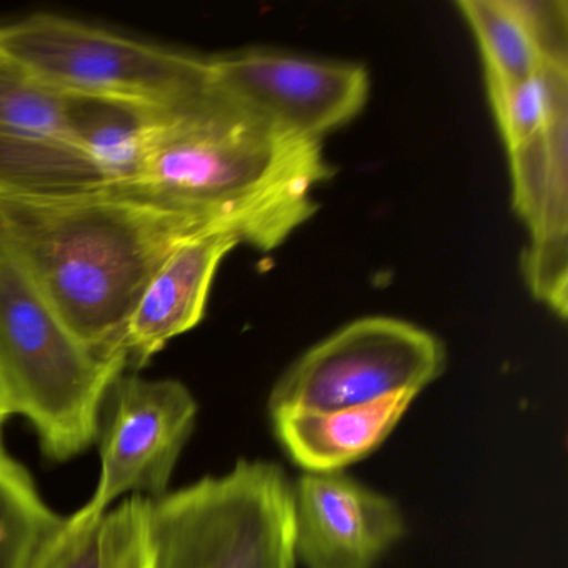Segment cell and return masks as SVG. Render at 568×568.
Masks as SVG:
<instances>
[{
  "label": "cell",
  "instance_id": "6da1fadb",
  "mask_svg": "<svg viewBox=\"0 0 568 568\" xmlns=\"http://www.w3.org/2000/svg\"><path fill=\"white\" fill-rule=\"evenodd\" d=\"M332 175L322 142L278 128L209 84L172 109L134 178L104 194L194 212L268 252L314 217L315 187Z\"/></svg>",
  "mask_w": 568,
  "mask_h": 568
},
{
  "label": "cell",
  "instance_id": "7a4b0ae2",
  "mask_svg": "<svg viewBox=\"0 0 568 568\" xmlns=\"http://www.w3.org/2000/svg\"><path fill=\"white\" fill-rule=\"evenodd\" d=\"M211 232L224 231L141 199L0 192V237L72 335L104 361L125 362L122 332L162 262Z\"/></svg>",
  "mask_w": 568,
  "mask_h": 568
},
{
  "label": "cell",
  "instance_id": "3957f363",
  "mask_svg": "<svg viewBox=\"0 0 568 568\" xmlns=\"http://www.w3.org/2000/svg\"><path fill=\"white\" fill-rule=\"evenodd\" d=\"M125 368L72 335L0 237V395L9 417L32 425L49 460H72L94 445L102 402Z\"/></svg>",
  "mask_w": 568,
  "mask_h": 568
},
{
  "label": "cell",
  "instance_id": "277c9868",
  "mask_svg": "<svg viewBox=\"0 0 568 568\" xmlns=\"http://www.w3.org/2000/svg\"><path fill=\"white\" fill-rule=\"evenodd\" d=\"M152 568H295L294 497L282 465L239 460L149 500Z\"/></svg>",
  "mask_w": 568,
  "mask_h": 568
},
{
  "label": "cell",
  "instance_id": "5b68a950",
  "mask_svg": "<svg viewBox=\"0 0 568 568\" xmlns=\"http://www.w3.org/2000/svg\"><path fill=\"white\" fill-rule=\"evenodd\" d=\"M0 65L62 94L162 108L209 88L207 58L54 14L0 22Z\"/></svg>",
  "mask_w": 568,
  "mask_h": 568
},
{
  "label": "cell",
  "instance_id": "8992f818",
  "mask_svg": "<svg viewBox=\"0 0 568 568\" xmlns=\"http://www.w3.org/2000/svg\"><path fill=\"white\" fill-rule=\"evenodd\" d=\"M447 367L444 342L402 318L372 315L335 331L275 382L268 412H331L420 394Z\"/></svg>",
  "mask_w": 568,
  "mask_h": 568
},
{
  "label": "cell",
  "instance_id": "52a82bcc",
  "mask_svg": "<svg viewBox=\"0 0 568 568\" xmlns=\"http://www.w3.org/2000/svg\"><path fill=\"white\" fill-rule=\"evenodd\" d=\"M197 412V400L181 381L119 375L99 414L94 444L101 477L81 511L101 515L121 497L154 500L168 494Z\"/></svg>",
  "mask_w": 568,
  "mask_h": 568
},
{
  "label": "cell",
  "instance_id": "ba28073f",
  "mask_svg": "<svg viewBox=\"0 0 568 568\" xmlns=\"http://www.w3.org/2000/svg\"><path fill=\"white\" fill-rule=\"evenodd\" d=\"M207 68L215 91L318 142L354 121L371 94V75L357 62L254 48L207 58Z\"/></svg>",
  "mask_w": 568,
  "mask_h": 568
},
{
  "label": "cell",
  "instance_id": "9c48e42d",
  "mask_svg": "<svg viewBox=\"0 0 568 568\" xmlns=\"http://www.w3.org/2000/svg\"><path fill=\"white\" fill-rule=\"evenodd\" d=\"M295 558L305 568H375L405 537L400 507L344 470L292 485Z\"/></svg>",
  "mask_w": 568,
  "mask_h": 568
},
{
  "label": "cell",
  "instance_id": "30bf717a",
  "mask_svg": "<svg viewBox=\"0 0 568 568\" xmlns=\"http://www.w3.org/2000/svg\"><path fill=\"white\" fill-rule=\"evenodd\" d=\"M567 139L568 115L508 151L514 207L530 234L525 278L531 294L561 318L568 307Z\"/></svg>",
  "mask_w": 568,
  "mask_h": 568
},
{
  "label": "cell",
  "instance_id": "8fae6325",
  "mask_svg": "<svg viewBox=\"0 0 568 568\" xmlns=\"http://www.w3.org/2000/svg\"><path fill=\"white\" fill-rule=\"evenodd\" d=\"M239 244L235 235L211 232L189 239L162 262L122 332L128 368L144 367L169 342L201 324L215 274Z\"/></svg>",
  "mask_w": 568,
  "mask_h": 568
},
{
  "label": "cell",
  "instance_id": "7c38bea8",
  "mask_svg": "<svg viewBox=\"0 0 568 568\" xmlns=\"http://www.w3.org/2000/svg\"><path fill=\"white\" fill-rule=\"evenodd\" d=\"M417 394L402 392L342 410H274L275 438L305 471H337L377 450L397 427Z\"/></svg>",
  "mask_w": 568,
  "mask_h": 568
},
{
  "label": "cell",
  "instance_id": "4fadbf2b",
  "mask_svg": "<svg viewBox=\"0 0 568 568\" xmlns=\"http://www.w3.org/2000/svg\"><path fill=\"white\" fill-rule=\"evenodd\" d=\"M455 6L477 39L487 84H511L551 65L528 0H458Z\"/></svg>",
  "mask_w": 568,
  "mask_h": 568
},
{
  "label": "cell",
  "instance_id": "5bb4252c",
  "mask_svg": "<svg viewBox=\"0 0 568 568\" xmlns=\"http://www.w3.org/2000/svg\"><path fill=\"white\" fill-rule=\"evenodd\" d=\"M64 520L18 460L0 457V568H31Z\"/></svg>",
  "mask_w": 568,
  "mask_h": 568
},
{
  "label": "cell",
  "instance_id": "9a60e30c",
  "mask_svg": "<svg viewBox=\"0 0 568 568\" xmlns=\"http://www.w3.org/2000/svg\"><path fill=\"white\" fill-rule=\"evenodd\" d=\"M487 91L507 151L568 115V69L545 65L511 84H487Z\"/></svg>",
  "mask_w": 568,
  "mask_h": 568
},
{
  "label": "cell",
  "instance_id": "2e32d148",
  "mask_svg": "<svg viewBox=\"0 0 568 568\" xmlns=\"http://www.w3.org/2000/svg\"><path fill=\"white\" fill-rule=\"evenodd\" d=\"M71 95L0 65V134L69 139Z\"/></svg>",
  "mask_w": 568,
  "mask_h": 568
},
{
  "label": "cell",
  "instance_id": "e0dca14e",
  "mask_svg": "<svg viewBox=\"0 0 568 568\" xmlns=\"http://www.w3.org/2000/svg\"><path fill=\"white\" fill-rule=\"evenodd\" d=\"M9 414L6 410L4 400H2V395H0V457H6L9 455L4 448V440H2V428H4V422L8 420Z\"/></svg>",
  "mask_w": 568,
  "mask_h": 568
}]
</instances>
